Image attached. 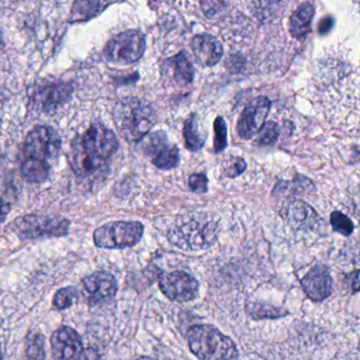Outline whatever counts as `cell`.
<instances>
[{
    "label": "cell",
    "instance_id": "1",
    "mask_svg": "<svg viewBox=\"0 0 360 360\" xmlns=\"http://www.w3.org/2000/svg\"><path fill=\"white\" fill-rule=\"evenodd\" d=\"M117 149L119 141L115 134L105 126L94 124L73 141L71 165L82 178L103 176Z\"/></svg>",
    "mask_w": 360,
    "mask_h": 360
},
{
    "label": "cell",
    "instance_id": "2",
    "mask_svg": "<svg viewBox=\"0 0 360 360\" xmlns=\"http://www.w3.org/2000/svg\"><path fill=\"white\" fill-rule=\"evenodd\" d=\"M218 221L206 212H191L174 221L167 233L170 243L185 252L212 248L218 240Z\"/></svg>",
    "mask_w": 360,
    "mask_h": 360
},
{
    "label": "cell",
    "instance_id": "3",
    "mask_svg": "<svg viewBox=\"0 0 360 360\" xmlns=\"http://www.w3.org/2000/svg\"><path fill=\"white\" fill-rule=\"evenodd\" d=\"M113 120L122 138L129 143H138L155 125L157 115L149 103L127 98L115 105Z\"/></svg>",
    "mask_w": 360,
    "mask_h": 360
},
{
    "label": "cell",
    "instance_id": "4",
    "mask_svg": "<svg viewBox=\"0 0 360 360\" xmlns=\"http://www.w3.org/2000/svg\"><path fill=\"white\" fill-rule=\"evenodd\" d=\"M191 353L199 360H236L237 345L229 337L212 326H193L187 332Z\"/></svg>",
    "mask_w": 360,
    "mask_h": 360
},
{
    "label": "cell",
    "instance_id": "5",
    "mask_svg": "<svg viewBox=\"0 0 360 360\" xmlns=\"http://www.w3.org/2000/svg\"><path fill=\"white\" fill-rule=\"evenodd\" d=\"M144 226L138 221H115L98 227L94 233L96 248L122 250L136 245L142 239Z\"/></svg>",
    "mask_w": 360,
    "mask_h": 360
},
{
    "label": "cell",
    "instance_id": "6",
    "mask_svg": "<svg viewBox=\"0 0 360 360\" xmlns=\"http://www.w3.org/2000/svg\"><path fill=\"white\" fill-rule=\"evenodd\" d=\"M70 222L60 216L28 214L16 219L12 225L14 233L22 240L58 238L68 235Z\"/></svg>",
    "mask_w": 360,
    "mask_h": 360
},
{
    "label": "cell",
    "instance_id": "7",
    "mask_svg": "<svg viewBox=\"0 0 360 360\" xmlns=\"http://www.w3.org/2000/svg\"><path fill=\"white\" fill-rule=\"evenodd\" d=\"M146 39L139 30H128L110 39L105 48V56L117 65H132L144 56Z\"/></svg>",
    "mask_w": 360,
    "mask_h": 360
},
{
    "label": "cell",
    "instance_id": "8",
    "mask_svg": "<svg viewBox=\"0 0 360 360\" xmlns=\"http://www.w3.org/2000/svg\"><path fill=\"white\" fill-rule=\"evenodd\" d=\"M60 136L47 126H39L29 132L25 143V158L43 162L52 166L60 153Z\"/></svg>",
    "mask_w": 360,
    "mask_h": 360
},
{
    "label": "cell",
    "instance_id": "9",
    "mask_svg": "<svg viewBox=\"0 0 360 360\" xmlns=\"http://www.w3.org/2000/svg\"><path fill=\"white\" fill-rule=\"evenodd\" d=\"M144 153L159 169H174L180 163L178 146L170 143L164 131L153 132L145 139Z\"/></svg>",
    "mask_w": 360,
    "mask_h": 360
},
{
    "label": "cell",
    "instance_id": "10",
    "mask_svg": "<svg viewBox=\"0 0 360 360\" xmlns=\"http://www.w3.org/2000/svg\"><path fill=\"white\" fill-rule=\"evenodd\" d=\"M159 285L168 299L176 302L195 300L199 295V282L185 271L162 274L159 277Z\"/></svg>",
    "mask_w": 360,
    "mask_h": 360
},
{
    "label": "cell",
    "instance_id": "11",
    "mask_svg": "<svg viewBox=\"0 0 360 360\" xmlns=\"http://www.w3.org/2000/svg\"><path fill=\"white\" fill-rule=\"evenodd\" d=\"M271 103L266 96L252 98L240 115L237 131L242 140H250L259 134L265 124Z\"/></svg>",
    "mask_w": 360,
    "mask_h": 360
},
{
    "label": "cell",
    "instance_id": "12",
    "mask_svg": "<svg viewBox=\"0 0 360 360\" xmlns=\"http://www.w3.org/2000/svg\"><path fill=\"white\" fill-rule=\"evenodd\" d=\"M280 214L290 226L299 231H313L320 222L315 210L298 199L290 200L284 203Z\"/></svg>",
    "mask_w": 360,
    "mask_h": 360
},
{
    "label": "cell",
    "instance_id": "13",
    "mask_svg": "<svg viewBox=\"0 0 360 360\" xmlns=\"http://www.w3.org/2000/svg\"><path fill=\"white\" fill-rule=\"evenodd\" d=\"M51 347L56 360H77L83 353V341L75 328L60 326L52 334Z\"/></svg>",
    "mask_w": 360,
    "mask_h": 360
},
{
    "label": "cell",
    "instance_id": "14",
    "mask_svg": "<svg viewBox=\"0 0 360 360\" xmlns=\"http://www.w3.org/2000/svg\"><path fill=\"white\" fill-rule=\"evenodd\" d=\"M301 286L311 300L315 302L326 300L332 294L333 290L330 271L324 265H315L301 279Z\"/></svg>",
    "mask_w": 360,
    "mask_h": 360
},
{
    "label": "cell",
    "instance_id": "15",
    "mask_svg": "<svg viewBox=\"0 0 360 360\" xmlns=\"http://www.w3.org/2000/svg\"><path fill=\"white\" fill-rule=\"evenodd\" d=\"M84 290L90 302L100 303L111 300L117 292V282L107 271H96L83 279Z\"/></svg>",
    "mask_w": 360,
    "mask_h": 360
},
{
    "label": "cell",
    "instance_id": "16",
    "mask_svg": "<svg viewBox=\"0 0 360 360\" xmlns=\"http://www.w3.org/2000/svg\"><path fill=\"white\" fill-rule=\"evenodd\" d=\"M191 49L198 64L202 67H214L224 54L222 44L210 34H199L193 37Z\"/></svg>",
    "mask_w": 360,
    "mask_h": 360
},
{
    "label": "cell",
    "instance_id": "17",
    "mask_svg": "<svg viewBox=\"0 0 360 360\" xmlns=\"http://www.w3.org/2000/svg\"><path fill=\"white\" fill-rule=\"evenodd\" d=\"M71 94L72 87L68 84L48 86L35 94V105L43 111L53 110L66 103L70 98Z\"/></svg>",
    "mask_w": 360,
    "mask_h": 360
},
{
    "label": "cell",
    "instance_id": "18",
    "mask_svg": "<svg viewBox=\"0 0 360 360\" xmlns=\"http://www.w3.org/2000/svg\"><path fill=\"white\" fill-rule=\"evenodd\" d=\"M315 8L309 3L302 4L292 12L290 20V31L294 39L302 41L311 32Z\"/></svg>",
    "mask_w": 360,
    "mask_h": 360
},
{
    "label": "cell",
    "instance_id": "19",
    "mask_svg": "<svg viewBox=\"0 0 360 360\" xmlns=\"http://www.w3.org/2000/svg\"><path fill=\"white\" fill-rule=\"evenodd\" d=\"M183 136H184L185 147L189 151L197 153L203 148L206 142V134L197 115H191L185 121Z\"/></svg>",
    "mask_w": 360,
    "mask_h": 360
},
{
    "label": "cell",
    "instance_id": "20",
    "mask_svg": "<svg viewBox=\"0 0 360 360\" xmlns=\"http://www.w3.org/2000/svg\"><path fill=\"white\" fill-rule=\"evenodd\" d=\"M313 182L305 176H297L294 180L279 181L274 188V195H286V197H299L305 195L314 191Z\"/></svg>",
    "mask_w": 360,
    "mask_h": 360
},
{
    "label": "cell",
    "instance_id": "21",
    "mask_svg": "<svg viewBox=\"0 0 360 360\" xmlns=\"http://www.w3.org/2000/svg\"><path fill=\"white\" fill-rule=\"evenodd\" d=\"M174 82L181 87L191 85L195 77V69L191 58L185 51L180 52L172 60Z\"/></svg>",
    "mask_w": 360,
    "mask_h": 360
},
{
    "label": "cell",
    "instance_id": "22",
    "mask_svg": "<svg viewBox=\"0 0 360 360\" xmlns=\"http://www.w3.org/2000/svg\"><path fill=\"white\" fill-rule=\"evenodd\" d=\"M110 3L103 1H75L71 10V22L90 20L102 13Z\"/></svg>",
    "mask_w": 360,
    "mask_h": 360
},
{
    "label": "cell",
    "instance_id": "23",
    "mask_svg": "<svg viewBox=\"0 0 360 360\" xmlns=\"http://www.w3.org/2000/svg\"><path fill=\"white\" fill-rule=\"evenodd\" d=\"M51 166L43 162L25 158L22 163V174L30 183H43L49 178Z\"/></svg>",
    "mask_w": 360,
    "mask_h": 360
},
{
    "label": "cell",
    "instance_id": "24",
    "mask_svg": "<svg viewBox=\"0 0 360 360\" xmlns=\"http://www.w3.org/2000/svg\"><path fill=\"white\" fill-rule=\"evenodd\" d=\"M248 315L254 319H265V318H280L288 315V311L282 307H274L261 302H248L246 304Z\"/></svg>",
    "mask_w": 360,
    "mask_h": 360
},
{
    "label": "cell",
    "instance_id": "25",
    "mask_svg": "<svg viewBox=\"0 0 360 360\" xmlns=\"http://www.w3.org/2000/svg\"><path fill=\"white\" fill-rule=\"evenodd\" d=\"M79 300V290L75 286L60 288L54 295L53 307L58 309H66Z\"/></svg>",
    "mask_w": 360,
    "mask_h": 360
},
{
    "label": "cell",
    "instance_id": "26",
    "mask_svg": "<svg viewBox=\"0 0 360 360\" xmlns=\"http://www.w3.org/2000/svg\"><path fill=\"white\" fill-rule=\"evenodd\" d=\"M330 225L334 231L345 237H349L354 231V224L351 219L338 210L333 212L330 214Z\"/></svg>",
    "mask_w": 360,
    "mask_h": 360
},
{
    "label": "cell",
    "instance_id": "27",
    "mask_svg": "<svg viewBox=\"0 0 360 360\" xmlns=\"http://www.w3.org/2000/svg\"><path fill=\"white\" fill-rule=\"evenodd\" d=\"M214 150L216 153H221L227 147V126L222 117H218L214 123Z\"/></svg>",
    "mask_w": 360,
    "mask_h": 360
},
{
    "label": "cell",
    "instance_id": "28",
    "mask_svg": "<svg viewBox=\"0 0 360 360\" xmlns=\"http://www.w3.org/2000/svg\"><path fill=\"white\" fill-rule=\"evenodd\" d=\"M278 136H279V129L275 122H269L264 124L262 129L259 131V136L257 138L255 144L260 145V146H269V145L275 144L277 142Z\"/></svg>",
    "mask_w": 360,
    "mask_h": 360
},
{
    "label": "cell",
    "instance_id": "29",
    "mask_svg": "<svg viewBox=\"0 0 360 360\" xmlns=\"http://www.w3.org/2000/svg\"><path fill=\"white\" fill-rule=\"evenodd\" d=\"M27 355L31 360L45 359V338L37 334L29 340Z\"/></svg>",
    "mask_w": 360,
    "mask_h": 360
},
{
    "label": "cell",
    "instance_id": "30",
    "mask_svg": "<svg viewBox=\"0 0 360 360\" xmlns=\"http://www.w3.org/2000/svg\"><path fill=\"white\" fill-rule=\"evenodd\" d=\"M189 187L195 193H206L208 191V179L203 174H193L189 176Z\"/></svg>",
    "mask_w": 360,
    "mask_h": 360
},
{
    "label": "cell",
    "instance_id": "31",
    "mask_svg": "<svg viewBox=\"0 0 360 360\" xmlns=\"http://www.w3.org/2000/svg\"><path fill=\"white\" fill-rule=\"evenodd\" d=\"M233 161L225 168V174L231 179L237 178L240 174H243L248 167L246 162L242 158H235Z\"/></svg>",
    "mask_w": 360,
    "mask_h": 360
},
{
    "label": "cell",
    "instance_id": "32",
    "mask_svg": "<svg viewBox=\"0 0 360 360\" xmlns=\"http://www.w3.org/2000/svg\"><path fill=\"white\" fill-rule=\"evenodd\" d=\"M334 18H330V16H328V18H324L323 20L320 22L319 28H318V31H319L320 34L323 35L326 34V33L330 32V29L334 26Z\"/></svg>",
    "mask_w": 360,
    "mask_h": 360
},
{
    "label": "cell",
    "instance_id": "33",
    "mask_svg": "<svg viewBox=\"0 0 360 360\" xmlns=\"http://www.w3.org/2000/svg\"><path fill=\"white\" fill-rule=\"evenodd\" d=\"M10 210H11V206L9 203L0 199V224L5 222L7 219L8 214H9Z\"/></svg>",
    "mask_w": 360,
    "mask_h": 360
},
{
    "label": "cell",
    "instance_id": "34",
    "mask_svg": "<svg viewBox=\"0 0 360 360\" xmlns=\"http://www.w3.org/2000/svg\"><path fill=\"white\" fill-rule=\"evenodd\" d=\"M77 360H100V357L94 349H87V351H83Z\"/></svg>",
    "mask_w": 360,
    "mask_h": 360
},
{
    "label": "cell",
    "instance_id": "35",
    "mask_svg": "<svg viewBox=\"0 0 360 360\" xmlns=\"http://www.w3.org/2000/svg\"><path fill=\"white\" fill-rule=\"evenodd\" d=\"M131 360H155V359H153V358L145 357V356H142V357L134 358V359H131Z\"/></svg>",
    "mask_w": 360,
    "mask_h": 360
},
{
    "label": "cell",
    "instance_id": "36",
    "mask_svg": "<svg viewBox=\"0 0 360 360\" xmlns=\"http://www.w3.org/2000/svg\"><path fill=\"white\" fill-rule=\"evenodd\" d=\"M3 45V35H1V32H0V47Z\"/></svg>",
    "mask_w": 360,
    "mask_h": 360
},
{
    "label": "cell",
    "instance_id": "37",
    "mask_svg": "<svg viewBox=\"0 0 360 360\" xmlns=\"http://www.w3.org/2000/svg\"><path fill=\"white\" fill-rule=\"evenodd\" d=\"M0 360H1V349H0Z\"/></svg>",
    "mask_w": 360,
    "mask_h": 360
},
{
    "label": "cell",
    "instance_id": "38",
    "mask_svg": "<svg viewBox=\"0 0 360 360\" xmlns=\"http://www.w3.org/2000/svg\"><path fill=\"white\" fill-rule=\"evenodd\" d=\"M0 127H1V121H0Z\"/></svg>",
    "mask_w": 360,
    "mask_h": 360
}]
</instances>
